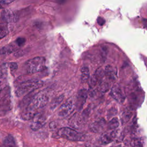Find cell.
<instances>
[{"label": "cell", "mask_w": 147, "mask_h": 147, "mask_svg": "<svg viewBox=\"0 0 147 147\" xmlns=\"http://www.w3.org/2000/svg\"><path fill=\"white\" fill-rule=\"evenodd\" d=\"M49 101V97L46 92L40 91L35 94L21 113V118L24 120H30L38 113L39 110L46 106Z\"/></svg>", "instance_id": "6da1fadb"}, {"label": "cell", "mask_w": 147, "mask_h": 147, "mask_svg": "<svg viewBox=\"0 0 147 147\" xmlns=\"http://www.w3.org/2000/svg\"><path fill=\"white\" fill-rule=\"evenodd\" d=\"M43 82L38 79H30L19 84L15 90L16 95L20 97L28 94L32 91L41 87Z\"/></svg>", "instance_id": "7a4b0ae2"}, {"label": "cell", "mask_w": 147, "mask_h": 147, "mask_svg": "<svg viewBox=\"0 0 147 147\" xmlns=\"http://www.w3.org/2000/svg\"><path fill=\"white\" fill-rule=\"evenodd\" d=\"M46 59L44 57L38 56L28 60L25 64V69L28 74H35L41 72L46 68Z\"/></svg>", "instance_id": "3957f363"}, {"label": "cell", "mask_w": 147, "mask_h": 147, "mask_svg": "<svg viewBox=\"0 0 147 147\" xmlns=\"http://www.w3.org/2000/svg\"><path fill=\"white\" fill-rule=\"evenodd\" d=\"M57 134L59 137L74 141H83V135L78 131L70 127H64L58 130Z\"/></svg>", "instance_id": "277c9868"}, {"label": "cell", "mask_w": 147, "mask_h": 147, "mask_svg": "<svg viewBox=\"0 0 147 147\" xmlns=\"http://www.w3.org/2000/svg\"><path fill=\"white\" fill-rule=\"evenodd\" d=\"M75 106L73 99L71 98L68 99L59 108L58 115L62 117H65L69 115L74 110Z\"/></svg>", "instance_id": "5b68a950"}, {"label": "cell", "mask_w": 147, "mask_h": 147, "mask_svg": "<svg viewBox=\"0 0 147 147\" xmlns=\"http://www.w3.org/2000/svg\"><path fill=\"white\" fill-rule=\"evenodd\" d=\"M46 121L45 115L40 112L37 113L32 118V122L30 123V128L33 131H37L43 126Z\"/></svg>", "instance_id": "8992f818"}, {"label": "cell", "mask_w": 147, "mask_h": 147, "mask_svg": "<svg viewBox=\"0 0 147 147\" xmlns=\"http://www.w3.org/2000/svg\"><path fill=\"white\" fill-rule=\"evenodd\" d=\"M1 18L6 23L16 22L18 20V15L13 10L4 9L1 13Z\"/></svg>", "instance_id": "52a82bcc"}, {"label": "cell", "mask_w": 147, "mask_h": 147, "mask_svg": "<svg viewBox=\"0 0 147 147\" xmlns=\"http://www.w3.org/2000/svg\"><path fill=\"white\" fill-rule=\"evenodd\" d=\"M117 131L116 130H110L103 133L100 138L99 142L102 145H107L111 142L116 137Z\"/></svg>", "instance_id": "ba28073f"}, {"label": "cell", "mask_w": 147, "mask_h": 147, "mask_svg": "<svg viewBox=\"0 0 147 147\" xmlns=\"http://www.w3.org/2000/svg\"><path fill=\"white\" fill-rule=\"evenodd\" d=\"M110 94L112 97L119 103H123L125 100V96L122 91V89L118 86H114L111 88Z\"/></svg>", "instance_id": "9c48e42d"}, {"label": "cell", "mask_w": 147, "mask_h": 147, "mask_svg": "<svg viewBox=\"0 0 147 147\" xmlns=\"http://www.w3.org/2000/svg\"><path fill=\"white\" fill-rule=\"evenodd\" d=\"M87 96V90L85 89H82L80 90L76 96V103H75V106L79 109H81L82 107L83 106L86 98Z\"/></svg>", "instance_id": "30bf717a"}, {"label": "cell", "mask_w": 147, "mask_h": 147, "mask_svg": "<svg viewBox=\"0 0 147 147\" xmlns=\"http://www.w3.org/2000/svg\"><path fill=\"white\" fill-rule=\"evenodd\" d=\"M20 48L18 45L14 41V42L6 45L0 48V55H8L16 51Z\"/></svg>", "instance_id": "8fae6325"}, {"label": "cell", "mask_w": 147, "mask_h": 147, "mask_svg": "<svg viewBox=\"0 0 147 147\" xmlns=\"http://www.w3.org/2000/svg\"><path fill=\"white\" fill-rule=\"evenodd\" d=\"M103 71H104V74L109 79L111 80H114L116 79L117 71L116 68L113 67L112 65H108L106 66Z\"/></svg>", "instance_id": "7c38bea8"}, {"label": "cell", "mask_w": 147, "mask_h": 147, "mask_svg": "<svg viewBox=\"0 0 147 147\" xmlns=\"http://www.w3.org/2000/svg\"><path fill=\"white\" fill-rule=\"evenodd\" d=\"M104 74V71H102L100 69H98L95 74L92 76L91 79V84L92 86H95L96 85L98 82L102 79V78L103 77Z\"/></svg>", "instance_id": "4fadbf2b"}, {"label": "cell", "mask_w": 147, "mask_h": 147, "mask_svg": "<svg viewBox=\"0 0 147 147\" xmlns=\"http://www.w3.org/2000/svg\"><path fill=\"white\" fill-rule=\"evenodd\" d=\"M105 124V121L103 119H101L99 121H96L92 123L90 126V130L94 132L99 131L102 129Z\"/></svg>", "instance_id": "5bb4252c"}, {"label": "cell", "mask_w": 147, "mask_h": 147, "mask_svg": "<svg viewBox=\"0 0 147 147\" xmlns=\"http://www.w3.org/2000/svg\"><path fill=\"white\" fill-rule=\"evenodd\" d=\"M2 147H16L15 140L11 135L9 134L5 137Z\"/></svg>", "instance_id": "9a60e30c"}, {"label": "cell", "mask_w": 147, "mask_h": 147, "mask_svg": "<svg viewBox=\"0 0 147 147\" xmlns=\"http://www.w3.org/2000/svg\"><path fill=\"white\" fill-rule=\"evenodd\" d=\"M63 99H64V95H60L59 96H58V97L56 98L55 99H54L52 100V102H51V103L50 108L52 110H53V109H56L61 103V102L63 101Z\"/></svg>", "instance_id": "2e32d148"}, {"label": "cell", "mask_w": 147, "mask_h": 147, "mask_svg": "<svg viewBox=\"0 0 147 147\" xmlns=\"http://www.w3.org/2000/svg\"><path fill=\"white\" fill-rule=\"evenodd\" d=\"M81 80L82 82L87 81L90 76L89 69L87 67H83L81 69Z\"/></svg>", "instance_id": "e0dca14e"}, {"label": "cell", "mask_w": 147, "mask_h": 147, "mask_svg": "<svg viewBox=\"0 0 147 147\" xmlns=\"http://www.w3.org/2000/svg\"><path fill=\"white\" fill-rule=\"evenodd\" d=\"M9 33L7 26L3 23H0V39L5 37Z\"/></svg>", "instance_id": "ac0fdd59"}, {"label": "cell", "mask_w": 147, "mask_h": 147, "mask_svg": "<svg viewBox=\"0 0 147 147\" xmlns=\"http://www.w3.org/2000/svg\"><path fill=\"white\" fill-rule=\"evenodd\" d=\"M119 126V122L117 118H113L108 123L109 130H115Z\"/></svg>", "instance_id": "d6986e66"}, {"label": "cell", "mask_w": 147, "mask_h": 147, "mask_svg": "<svg viewBox=\"0 0 147 147\" xmlns=\"http://www.w3.org/2000/svg\"><path fill=\"white\" fill-rule=\"evenodd\" d=\"M10 88L7 86L4 90L0 91V102H1L4 99L10 96Z\"/></svg>", "instance_id": "ffe728a7"}, {"label": "cell", "mask_w": 147, "mask_h": 147, "mask_svg": "<svg viewBox=\"0 0 147 147\" xmlns=\"http://www.w3.org/2000/svg\"><path fill=\"white\" fill-rule=\"evenodd\" d=\"M131 116V112L130 110H125L122 114V120L125 122H127Z\"/></svg>", "instance_id": "44dd1931"}, {"label": "cell", "mask_w": 147, "mask_h": 147, "mask_svg": "<svg viewBox=\"0 0 147 147\" xmlns=\"http://www.w3.org/2000/svg\"><path fill=\"white\" fill-rule=\"evenodd\" d=\"M7 87V82L6 79L4 78L0 79V91L4 90Z\"/></svg>", "instance_id": "7402d4cb"}, {"label": "cell", "mask_w": 147, "mask_h": 147, "mask_svg": "<svg viewBox=\"0 0 147 147\" xmlns=\"http://www.w3.org/2000/svg\"><path fill=\"white\" fill-rule=\"evenodd\" d=\"M9 68H10V70L11 72L13 73L17 69L18 65L16 63L11 62V63H10L9 64Z\"/></svg>", "instance_id": "603a6c76"}, {"label": "cell", "mask_w": 147, "mask_h": 147, "mask_svg": "<svg viewBox=\"0 0 147 147\" xmlns=\"http://www.w3.org/2000/svg\"><path fill=\"white\" fill-rule=\"evenodd\" d=\"M13 2V1H0V9H4L6 6Z\"/></svg>", "instance_id": "cb8c5ba5"}, {"label": "cell", "mask_w": 147, "mask_h": 147, "mask_svg": "<svg viewBox=\"0 0 147 147\" xmlns=\"http://www.w3.org/2000/svg\"><path fill=\"white\" fill-rule=\"evenodd\" d=\"M15 41L18 45V46L21 47L25 42V39L23 37H18L15 40Z\"/></svg>", "instance_id": "d4e9b609"}, {"label": "cell", "mask_w": 147, "mask_h": 147, "mask_svg": "<svg viewBox=\"0 0 147 147\" xmlns=\"http://www.w3.org/2000/svg\"><path fill=\"white\" fill-rule=\"evenodd\" d=\"M109 88V86L107 83H102L100 85V90L105 92L106 91H107Z\"/></svg>", "instance_id": "484cf974"}, {"label": "cell", "mask_w": 147, "mask_h": 147, "mask_svg": "<svg viewBox=\"0 0 147 147\" xmlns=\"http://www.w3.org/2000/svg\"><path fill=\"white\" fill-rule=\"evenodd\" d=\"M97 21H98V23L99 25H103L105 22V20L103 18H101V17H98V18L97 20Z\"/></svg>", "instance_id": "4316f807"}, {"label": "cell", "mask_w": 147, "mask_h": 147, "mask_svg": "<svg viewBox=\"0 0 147 147\" xmlns=\"http://www.w3.org/2000/svg\"><path fill=\"white\" fill-rule=\"evenodd\" d=\"M133 146L134 147H141V144L139 141H135L133 143Z\"/></svg>", "instance_id": "83f0119b"}, {"label": "cell", "mask_w": 147, "mask_h": 147, "mask_svg": "<svg viewBox=\"0 0 147 147\" xmlns=\"http://www.w3.org/2000/svg\"><path fill=\"white\" fill-rule=\"evenodd\" d=\"M2 78H3V74L1 71H0V79H1Z\"/></svg>", "instance_id": "f1b7e54d"}, {"label": "cell", "mask_w": 147, "mask_h": 147, "mask_svg": "<svg viewBox=\"0 0 147 147\" xmlns=\"http://www.w3.org/2000/svg\"><path fill=\"white\" fill-rule=\"evenodd\" d=\"M144 23H145V24H144L145 26H146V27H147V20H144Z\"/></svg>", "instance_id": "f546056e"}, {"label": "cell", "mask_w": 147, "mask_h": 147, "mask_svg": "<svg viewBox=\"0 0 147 147\" xmlns=\"http://www.w3.org/2000/svg\"><path fill=\"white\" fill-rule=\"evenodd\" d=\"M0 147H2V146H1V143H0Z\"/></svg>", "instance_id": "4dcf8cb0"}]
</instances>
